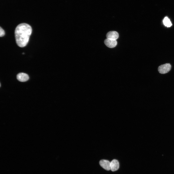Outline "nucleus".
<instances>
[{
  "label": "nucleus",
  "mask_w": 174,
  "mask_h": 174,
  "mask_svg": "<svg viewBox=\"0 0 174 174\" xmlns=\"http://www.w3.org/2000/svg\"><path fill=\"white\" fill-rule=\"evenodd\" d=\"M32 28L29 24L22 23L18 25L15 31L16 43L18 46L23 47L28 44L32 32Z\"/></svg>",
  "instance_id": "1"
},
{
  "label": "nucleus",
  "mask_w": 174,
  "mask_h": 174,
  "mask_svg": "<svg viewBox=\"0 0 174 174\" xmlns=\"http://www.w3.org/2000/svg\"><path fill=\"white\" fill-rule=\"evenodd\" d=\"M17 79L19 81L24 82L27 81L29 79L28 75L24 73H20L17 75Z\"/></svg>",
  "instance_id": "5"
},
{
  "label": "nucleus",
  "mask_w": 174,
  "mask_h": 174,
  "mask_svg": "<svg viewBox=\"0 0 174 174\" xmlns=\"http://www.w3.org/2000/svg\"><path fill=\"white\" fill-rule=\"evenodd\" d=\"M5 34V32L4 30L1 28L0 27V37H2L4 36Z\"/></svg>",
  "instance_id": "9"
},
{
  "label": "nucleus",
  "mask_w": 174,
  "mask_h": 174,
  "mask_svg": "<svg viewBox=\"0 0 174 174\" xmlns=\"http://www.w3.org/2000/svg\"><path fill=\"white\" fill-rule=\"evenodd\" d=\"M163 22L164 25L167 27H170L172 25L170 20L167 17L164 18L163 20Z\"/></svg>",
  "instance_id": "8"
},
{
  "label": "nucleus",
  "mask_w": 174,
  "mask_h": 174,
  "mask_svg": "<svg viewBox=\"0 0 174 174\" xmlns=\"http://www.w3.org/2000/svg\"><path fill=\"white\" fill-rule=\"evenodd\" d=\"M110 162L109 161L102 160L100 161L99 164L103 168L107 170H110Z\"/></svg>",
  "instance_id": "4"
},
{
  "label": "nucleus",
  "mask_w": 174,
  "mask_h": 174,
  "mask_svg": "<svg viewBox=\"0 0 174 174\" xmlns=\"http://www.w3.org/2000/svg\"><path fill=\"white\" fill-rule=\"evenodd\" d=\"M107 38L116 40L119 37V34L116 31H110L108 32L106 34Z\"/></svg>",
  "instance_id": "6"
},
{
  "label": "nucleus",
  "mask_w": 174,
  "mask_h": 174,
  "mask_svg": "<svg viewBox=\"0 0 174 174\" xmlns=\"http://www.w3.org/2000/svg\"><path fill=\"white\" fill-rule=\"evenodd\" d=\"M119 166V162L116 160L114 159L110 162V170L112 171H115L118 170Z\"/></svg>",
  "instance_id": "7"
},
{
  "label": "nucleus",
  "mask_w": 174,
  "mask_h": 174,
  "mask_svg": "<svg viewBox=\"0 0 174 174\" xmlns=\"http://www.w3.org/2000/svg\"><path fill=\"white\" fill-rule=\"evenodd\" d=\"M171 65L169 63H166L160 66L158 68L159 72L161 74H165L171 70Z\"/></svg>",
  "instance_id": "2"
},
{
  "label": "nucleus",
  "mask_w": 174,
  "mask_h": 174,
  "mask_svg": "<svg viewBox=\"0 0 174 174\" xmlns=\"http://www.w3.org/2000/svg\"><path fill=\"white\" fill-rule=\"evenodd\" d=\"M104 43L107 47L110 48H113L115 47L117 43L116 40L108 38L105 40Z\"/></svg>",
  "instance_id": "3"
}]
</instances>
